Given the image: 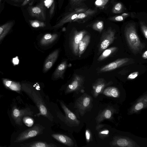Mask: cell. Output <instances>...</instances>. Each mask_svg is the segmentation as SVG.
I'll list each match as a JSON object with an SVG mask.
<instances>
[{
  "mask_svg": "<svg viewBox=\"0 0 147 147\" xmlns=\"http://www.w3.org/2000/svg\"><path fill=\"white\" fill-rule=\"evenodd\" d=\"M22 89L35 103L39 111V113L35 116L39 117L42 115L52 121L53 117L48 111L39 92L28 85L23 86Z\"/></svg>",
  "mask_w": 147,
  "mask_h": 147,
  "instance_id": "cell-1",
  "label": "cell"
},
{
  "mask_svg": "<svg viewBox=\"0 0 147 147\" xmlns=\"http://www.w3.org/2000/svg\"><path fill=\"white\" fill-rule=\"evenodd\" d=\"M125 36L129 47L134 53L141 52L144 48V46L141 41L133 26H130L127 27Z\"/></svg>",
  "mask_w": 147,
  "mask_h": 147,
  "instance_id": "cell-2",
  "label": "cell"
},
{
  "mask_svg": "<svg viewBox=\"0 0 147 147\" xmlns=\"http://www.w3.org/2000/svg\"><path fill=\"white\" fill-rule=\"evenodd\" d=\"M44 128L42 125L37 124L20 133L17 137L15 142H22L42 134Z\"/></svg>",
  "mask_w": 147,
  "mask_h": 147,
  "instance_id": "cell-3",
  "label": "cell"
},
{
  "mask_svg": "<svg viewBox=\"0 0 147 147\" xmlns=\"http://www.w3.org/2000/svg\"><path fill=\"white\" fill-rule=\"evenodd\" d=\"M115 31L111 29L103 33L100 38L98 46L100 53L106 49L113 43L115 39Z\"/></svg>",
  "mask_w": 147,
  "mask_h": 147,
  "instance_id": "cell-4",
  "label": "cell"
},
{
  "mask_svg": "<svg viewBox=\"0 0 147 147\" xmlns=\"http://www.w3.org/2000/svg\"><path fill=\"white\" fill-rule=\"evenodd\" d=\"M33 114V112L29 108L20 110L14 107L12 110L11 116L16 123L21 125H22V117L27 115L32 116Z\"/></svg>",
  "mask_w": 147,
  "mask_h": 147,
  "instance_id": "cell-5",
  "label": "cell"
},
{
  "mask_svg": "<svg viewBox=\"0 0 147 147\" xmlns=\"http://www.w3.org/2000/svg\"><path fill=\"white\" fill-rule=\"evenodd\" d=\"M83 79L81 76L75 75L71 83L67 86L65 91L67 94L73 92H77L81 87Z\"/></svg>",
  "mask_w": 147,
  "mask_h": 147,
  "instance_id": "cell-6",
  "label": "cell"
},
{
  "mask_svg": "<svg viewBox=\"0 0 147 147\" xmlns=\"http://www.w3.org/2000/svg\"><path fill=\"white\" fill-rule=\"evenodd\" d=\"M61 106L63 110L65 115V121L72 126L78 125L80 121L77 119L76 116L61 101H59Z\"/></svg>",
  "mask_w": 147,
  "mask_h": 147,
  "instance_id": "cell-7",
  "label": "cell"
},
{
  "mask_svg": "<svg viewBox=\"0 0 147 147\" xmlns=\"http://www.w3.org/2000/svg\"><path fill=\"white\" fill-rule=\"evenodd\" d=\"M129 58H124L119 59L102 67L100 70L101 72L110 71L125 65L129 61Z\"/></svg>",
  "mask_w": 147,
  "mask_h": 147,
  "instance_id": "cell-8",
  "label": "cell"
},
{
  "mask_svg": "<svg viewBox=\"0 0 147 147\" xmlns=\"http://www.w3.org/2000/svg\"><path fill=\"white\" fill-rule=\"evenodd\" d=\"M90 101V99L89 97L82 96L76 100L75 107L78 110L80 113L82 115L89 105Z\"/></svg>",
  "mask_w": 147,
  "mask_h": 147,
  "instance_id": "cell-9",
  "label": "cell"
},
{
  "mask_svg": "<svg viewBox=\"0 0 147 147\" xmlns=\"http://www.w3.org/2000/svg\"><path fill=\"white\" fill-rule=\"evenodd\" d=\"M59 52V50L57 49L48 55L44 63L43 69L44 73H46L52 67L58 57Z\"/></svg>",
  "mask_w": 147,
  "mask_h": 147,
  "instance_id": "cell-10",
  "label": "cell"
},
{
  "mask_svg": "<svg viewBox=\"0 0 147 147\" xmlns=\"http://www.w3.org/2000/svg\"><path fill=\"white\" fill-rule=\"evenodd\" d=\"M86 33L84 31H81L76 33L73 37L71 45L73 52L76 55H77L78 53L79 43Z\"/></svg>",
  "mask_w": 147,
  "mask_h": 147,
  "instance_id": "cell-11",
  "label": "cell"
},
{
  "mask_svg": "<svg viewBox=\"0 0 147 147\" xmlns=\"http://www.w3.org/2000/svg\"><path fill=\"white\" fill-rule=\"evenodd\" d=\"M51 136L59 142L69 147H73L74 145L73 140L69 137L61 134H53Z\"/></svg>",
  "mask_w": 147,
  "mask_h": 147,
  "instance_id": "cell-12",
  "label": "cell"
},
{
  "mask_svg": "<svg viewBox=\"0 0 147 147\" xmlns=\"http://www.w3.org/2000/svg\"><path fill=\"white\" fill-rule=\"evenodd\" d=\"M67 66V62L64 61L61 63L57 67L54 72L53 78L54 80H57L59 78L63 79V75L65 71Z\"/></svg>",
  "mask_w": 147,
  "mask_h": 147,
  "instance_id": "cell-13",
  "label": "cell"
},
{
  "mask_svg": "<svg viewBox=\"0 0 147 147\" xmlns=\"http://www.w3.org/2000/svg\"><path fill=\"white\" fill-rule=\"evenodd\" d=\"M22 147H56L57 146L52 143H48L46 142L37 141L21 145Z\"/></svg>",
  "mask_w": 147,
  "mask_h": 147,
  "instance_id": "cell-14",
  "label": "cell"
},
{
  "mask_svg": "<svg viewBox=\"0 0 147 147\" xmlns=\"http://www.w3.org/2000/svg\"><path fill=\"white\" fill-rule=\"evenodd\" d=\"M90 37L89 35H86L84 36L80 41L79 45L78 54L80 55L85 51L90 40Z\"/></svg>",
  "mask_w": 147,
  "mask_h": 147,
  "instance_id": "cell-15",
  "label": "cell"
},
{
  "mask_svg": "<svg viewBox=\"0 0 147 147\" xmlns=\"http://www.w3.org/2000/svg\"><path fill=\"white\" fill-rule=\"evenodd\" d=\"M57 37V35L56 34H46L41 39L40 43L44 45H48L53 42Z\"/></svg>",
  "mask_w": 147,
  "mask_h": 147,
  "instance_id": "cell-16",
  "label": "cell"
},
{
  "mask_svg": "<svg viewBox=\"0 0 147 147\" xmlns=\"http://www.w3.org/2000/svg\"><path fill=\"white\" fill-rule=\"evenodd\" d=\"M13 24L12 22H7L0 26V41L10 31Z\"/></svg>",
  "mask_w": 147,
  "mask_h": 147,
  "instance_id": "cell-17",
  "label": "cell"
},
{
  "mask_svg": "<svg viewBox=\"0 0 147 147\" xmlns=\"http://www.w3.org/2000/svg\"><path fill=\"white\" fill-rule=\"evenodd\" d=\"M3 82L5 85L11 90L16 91L17 92L20 91L21 90L20 84L7 79L3 80Z\"/></svg>",
  "mask_w": 147,
  "mask_h": 147,
  "instance_id": "cell-18",
  "label": "cell"
},
{
  "mask_svg": "<svg viewBox=\"0 0 147 147\" xmlns=\"http://www.w3.org/2000/svg\"><path fill=\"white\" fill-rule=\"evenodd\" d=\"M117 49V47H111L104 50L98 59V61H102L109 57Z\"/></svg>",
  "mask_w": 147,
  "mask_h": 147,
  "instance_id": "cell-19",
  "label": "cell"
},
{
  "mask_svg": "<svg viewBox=\"0 0 147 147\" xmlns=\"http://www.w3.org/2000/svg\"><path fill=\"white\" fill-rule=\"evenodd\" d=\"M104 93L106 95L112 96L114 97H117L118 95L117 89L115 87H108L105 89Z\"/></svg>",
  "mask_w": 147,
  "mask_h": 147,
  "instance_id": "cell-20",
  "label": "cell"
},
{
  "mask_svg": "<svg viewBox=\"0 0 147 147\" xmlns=\"http://www.w3.org/2000/svg\"><path fill=\"white\" fill-rule=\"evenodd\" d=\"M101 79H99L96 86H94L95 91L96 93H100L104 86V84L101 81Z\"/></svg>",
  "mask_w": 147,
  "mask_h": 147,
  "instance_id": "cell-21",
  "label": "cell"
},
{
  "mask_svg": "<svg viewBox=\"0 0 147 147\" xmlns=\"http://www.w3.org/2000/svg\"><path fill=\"white\" fill-rule=\"evenodd\" d=\"M103 22L99 21L94 24L93 28L95 30L101 32L103 28Z\"/></svg>",
  "mask_w": 147,
  "mask_h": 147,
  "instance_id": "cell-22",
  "label": "cell"
},
{
  "mask_svg": "<svg viewBox=\"0 0 147 147\" xmlns=\"http://www.w3.org/2000/svg\"><path fill=\"white\" fill-rule=\"evenodd\" d=\"M117 143L119 146L125 147L128 145L129 143L127 140L124 138H120L118 140Z\"/></svg>",
  "mask_w": 147,
  "mask_h": 147,
  "instance_id": "cell-23",
  "label": "cell"
},
{
  "mask_svg": "<svg viewBox=\"0 0 147 147\" xmlns=\"http://www.w3.org/2000/svg\"><path fill=\"white\" fill-rule=\"evenodd\" d=\"M23 121L28 126H31L34 123L33 120L29 117H26L23 118Z\"/></svg>",
  "mask_w": 147,
  "mask_h": 147,
  "instance_id": "cell-24",
  "label": "cell"
},
{
  "mask_svg": "<svg viewBox=\"0 0 147 147\" xmlns=\"http://www.w3.org/2000/svg\"><path fill=\"white\" fill-rule=\"evenodd\" d=\"M139 75L138 71H135L132 72L127 77L128 80H133L136 78Z\"/></svg>",
  "mask_w": 147,
  "mask_h": 147,
  "instance_id": "cell-25",
  "label": "cell"
},
{
  "mask_svg": "<svg viewBox=\"0 0 147 147\" xmlns=\"http://www.w3.org/2000/svg\"><path fill=\"white\" fill-rule=\"evenodd\" d=\"M141 29L145 38L147 39V28L146 26L144 25L141 26Z\"/></svg>",
  "mask_w": 147,
  "mask_h": 147,
  "instance_id": "cell-26",
  "label": "cell"
},
{
  "mask_svg": "<svg viewBox=\"0 0 147 147\" xmlns=\"http://www.w3.org/2000/svg\"><path fill=\"white\" fill-rule=\"evenodd\" d=\"M30 23L31 26L34 28H38L43 26V25L40 24L39 22L36 21H31Z\"/></svg>",
  "mask_w": 147,
  "mask_h": 147,
  "instance_id": "cell-27",
  "label": "cell"
},
{
  "mask_svg": "<svg viewBox=\"0 0 147 147\" xmlns=\"http://www.w3.org/2000/svg\"><path fill=\"white\" fill-rule=\"evenodd\" d=\"M32 11L33 13H39L41 12V10L38 7H35L32 8Z\"/></svg>",
  "mask_w": 147,
  "mask_h": 147,
  "instance_id": "cell-28",
  "label": "cell"
},
{
  "mask_svg": "<svg viewBox=\"0 0 147 147\" xmlns=\"http://www.w3.org/2000/svg\"><path fill=\"white\" fill-rule=\"evenodd\" d=\"M144 106L143 103L140 102L137 103L135 107V109L136 110H139L142 109Z\"/></svg>",
  "mask_w": 147,
  "mask_h": 147,
  "instance_id": "cell-29",
  "label": "cell"
},
{
  "mask_svg": "<svg viewBox=\"0 0 147 147\" xmlns=\"http://www.w3.org/2000/svg\"><path fill=\"white\" fill-rule=\"evenodd\" d=\"M111 115V113L109 110H106L105 113V117L107 119L109 118Z\"/></svg>",
  "mask_w": 147,
  "mask_h": 147,
  "instance_id": "cell-30",
  "label": "cell"
},
{
  "mask_svg": "<svg viewBox=\"0 0 147 147\" xmlns=\"http://www.w3.org/2000/svg\"><path fill=\"white\" fill-rule=\"evenodd\" d=\"M85 135L87 141H89L90 138V134L89 131L86 130V131Z\"/></svg>",
  "mask_w": 147,
  "mask_h": 147,
  "instance_id": "cell-31",
  "label": "cell"
},
{
  "mask_svg": "<svg viewBox=\"0 0 147 147\" xmlns=\"http://www.w3.org/2000/svg\"><path fill=\"white\" fill-rule=\"evenodd\" d=\"M122 6L121 4L118 3H117L115 6V9L117 11H119L121 8Z\"/></svg>",
  "mask_w": 147,
  "mask_h": 147,
  "instance_id": "cell-32",
  "label": "cell"
},
{
  "mask_svg": "<svg viewBox=\"0 0 147 147\" xmlns=\"http://www.w3.org/2000/svg\"><path fill=\"white\" fill-rule=\"evenodd\" d=\"M13 62L14 65L18 64L19 62V60L18 58L16 57L13 59Z\"/></svg>",
  "mask_w": 147,
  "mask_h": 147,
  "instance_id": "cell-33",
  "label": "cell"
},
{
  "mask_svg": "<svg viewBox=\"0 0 147 147\" xmlns=\"http://www.w3.org/2000/svg\"><path fill=\"white\" fill-rule=\"evenodd\" d=\"M115 20L117 21H121L123 20V18L122 16H119L116 17Z\"/></svg>",
  "mask_w": 147,
  "mask_h": 147,
  "instance_id": "cell-34",
  "label": "cell"
},
{
  "mask_svg": "<svg viewBox=\"0 0 147 147\" xmlns=\"http://www.w3.org/2000/svg\"><path fill=\"white\" fill-rule=\"evenodd\" d=\"M142 57L145 59H146L147 58V51L146 50L143 53L142 55Z\"/></svg>",
  "mask_w": 147,
  "mask_h": 147,
  "instance_id": "cell-35",
  "label": "cell"
},
{
  "mask_svg": "<svg viewBox=\"0 0 147 147\" xmlns=\"http://www.w3.org/2000/svg\"><path fill=\"white\" fill-rule=\"evenodd\" d=\"M102 3L101 0H96L95 2V4L97 5H100Z\"/></svg>",
  "mask_w": 147,
  "mask_h": 147,
  "instance_id": "cell-36",
  "label": "cell"
},
{
  "mask_svg": "<svg viewBox=\"0 0 147 147\" xmlns=\"http://www.w3.org/2000/svg\"><path fill=\"white\" fill-rule=\"evenodd\" d=\"M85 16V15L83 13H80L78 16V18L82 19L84 18Z\"/></svg>",
  "mask_w": 147,
  "mask_h": 147,
  "instance_id": "cell-37",
  "label": "cell"
},
{
  "mask_svg": "<svg viewBox=\"0 0 147 147\" xmlns=\"http://www.w3.org/2000/svg\"><path fill=\"white\" fill-rule=\"evenodd\" d=\"M29 0H24L22 4V5L23 6L26 5Z\"/></svg>",
  "mask_w": 147,
  "mask_h": 147,
  "instance_id": "cell-38",
  "label": "cell"
},
{
  "mask_svg": "<svg viewBox=\"0 0 147 147\" xmlns=\"http://www.w3.org/2000/svg\"><path fill=\"white\" fill-rule=\"evenodd\" d=\"M101 134H107L109 133V131L108 130H105L102 131L101 132Z\"/></svg>",
  "mask_w": 147,
  "mask_h": 147,
  "instance_id": "cell-39",
  "label": "cell"
},
{
  "mask_svg": "<svg viewBox=\"0 0 147 147\" xmlns=\"http://www.w3.org/2000/svg\"><path fill=\"white\" fill-rule=\"evenodd\" d=\"M78 16V15L77 14H75L73 15L71 17V19L74 20Z\"/></svg>",
  "mask_w": 147,
  "mask_h": 147,
  "instance_id": "cell-40",
  "label": "cell"
},
{
  "mask_svg": "<svg viewBox=\"0 0 147 147\" xmlns=\"http://www.w3.org/2000/svg\"><path fill=\"white\" fill-rule=\"evenodd\" d=\"M51 2V0H46V5H48Z\"/></svg>",
  "mask_w": 147,
  "mask_h": 147,
  "instance_id": "cell-41",
  "label": "cell"
},
{
  "mask_svg": "<svg viewBox=\"0 0 147 147\" xmlns=\"http://www.w3.org/2000/svg\"><path fill=\"white\" fill-rule=\"evenodd\" d=\"M14 0L16 1H21L22 0Z\"/></svg>",
  "mask_w": 147,
  "mask_h": 147,
  "instance_id": "cell-42",
  "label": "cell"
},
{
  "mask_svg": "<svg viewBox=\"0 0 147 147\" xmlns=\"http://www.w3.org/2000/svg\"><path fill=\"white\" fill-rule=\"evenodd\" d=\"M1 1V0H0V1Z\"/></svg>",
  "mask_w": 147,
  "mask_h": 147,
  "instance_id": "cell-43",
  "label": "cell"
}]
</instances>
